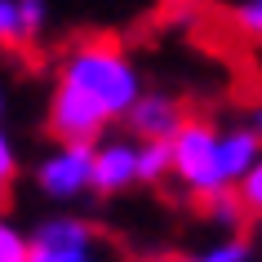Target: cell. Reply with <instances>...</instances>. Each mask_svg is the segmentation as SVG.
<instances>
[{
  "mask_svg": "<svg viewBox=\"0 0 262 262\" xmlns=\"http://www.w3.org/2000/svg\"><path fill=\"white\" fill-rule=\"evenodd\" d=\"M222 124L209 116H191L182 124V134L173 138V187H178L195 209L209 205L213 195H227V178H222V156H218Z\"/></svg>",
  "mask_w": 262,
  "mask_h": 262,
  "instance_id": "2",
  "label": "cell"
},
{
  "mask_svg": "<svg viewBox=\"0 0 262 262\" xmlns=\"http://www.w3.org/2000/svg\"><path fill=\"white\" fill-rule=\"evenodd\" d=\"M249 124H253V129H258V134H262V98H258V102H253V107H249Z\"/></svg>",
  "mask_w": 262,
  "mask_h": 262,
  "instance_id": "15",
  "label": "cell"
},
{
  "mask_svg": "<svg viewBox=\"0 0 262 262\" xmlns=\"http://www.w3.org/2000/svg\"><path fill=\"white\" fill-rule=\"evenodd\" d=\"M36 191L54 205H76L84 195H94V147L54 142V151L36 165Z\"/></svg>",
  "mask_w": 262,
  "mask_h": 262,
  "instance_id": "4",
  "label": "cell"
},
{
  "mask_svg": "<svg viewBox=\"0 0 262 262\" xmlns=\"http://www.w3.org/2000/svg\"><path fill=\"white\" fill-rule=\"evenodd\" d=\"M173 182V142H142V187Z\"/></svg>",
  "mask_w": 262,
  "mask_h": 262,
  "instance_id": "9",
  "label": "cell"
},
{
  "mask_svg": "<svg viewBox=\"0 0 262 262\" xmlns=\"http://www.w3.org/2000/svg\"><path fill=\"white\" fill-rule=\"evenodd\" d=\"M191 120V111L178 94L169 89H147L138 98V107L129 111L124 120V134H134L138 142H173L182 134V124Z\"/></svg>",
  "mask_w": 262,
  "mask_h": 262,
  "instance_id": "6",
  "label": "cell"
},
{
  "mask_svg": "<svg viewBox=\"0 0 262 262\" xmlns=\"http://www.w3.org/2000/svg\"><path fill=\"white\" fill-rule=\"evenodd\" d=\"M49 31V0H0V49L40 54Z\"/></svg>",
  "mask_w": 262,
  "mask_h": 262,
  "instance_id": "7",
  "label": "cell"
},
{
  "mask_svg": "<svg viewBox=\"0 0 262 262\" xmlns=\"http://www.w3.org/2000/svg\"><path fill=\"white\" fill-rule=\"evenodd\" d=\"M235 195H240V205H245L249 222H262V160L245 173V182L235 187Z\"/></svg>",
  "mask_w": 262,
  "mask_h": 262,
  "instance_id": "13",
  "label": "cell"
},
{
  "mask_svg": "<svg viewBox=\"0 0 262 262\" xmlns=\"http://www.w3.org/2000/svg\"><path fill=\"white\" fill-rule=\"evenodd\" d=\"M227 23H231V31L240 40H249V45L262 49V0H235Z\"/></svg>",
  "mask_w": 262,
  "mask_h": 262,
  "instance_id": "11",
  "label": "cell"
},
{
  "mask_svg": "<svg viewBox=\"0 0 262 262\" xmlns=\"http://www.w3.org/2000/svg\"><path fill=\"white\" fill-rule=\"evenodd\" d=\"M129 262H156V258H129Z\"/></svg>",
  "mask_w": 262,
  "mask_h": 262,
  "instance_id": "16",
  "label": "cell"
},
{
  "mask_svg": "<svg viewBox=\"0 0 262 262\" xmlns=\"http://www.w3.org/2000/svg\"><path fill=\"white\" fill-rule=\"evenodd\" d=\"M0 116H5V98H0Z\"/></svg>",
  "mask_w": 262,
  "mask_h": 262,
  "instance_id": "17",
  "label": "cell"
},
{
  "mask_svg": "<svg viewBox=\"0 0 262 262\" xmlns=\"http://www.w3.org/2000/svg\"><path fill=\"white\" fill-rule=\"evenodd\" d=\"M0 262H31V235H23L0 213Z\"/></svg>",
  "mask_w": 262,
  "mask_h": 262,
  "instance_id": "12",
  "label": "cell"
},
{
  "mask_svg": "<svg viewBox=\"0 0 262 262\" xmlns=\"http://www.w3.org/2000/svg\"><path fill=\"white\" fill-rule=\"evenodd\" d=\"M187 262H253V240H249L245 231H227V235H218V240L200 245Z\"/></svg>",
  "mask_w": 262,
  "mask_h": 262,
  "instance_id": "8",
  "label": "cell"
},
{
  "mask_svg": "<svg viewBox=\"0 0 262 262\" xmlns=\"http://www.w3.org/2000/svg\"><path fill=\"white\" fill-rule=\"evenodd\" d=\"M107 240L80 213H54L31 231V262H107Z\"/></svg>",
  "mask_w": 262,
  "mask_h": 262,
  "instance_id": "3",
  "label": "cell"
},
{
  "mask_svg": "<svg viewBox=\"0 0 262 262\" xmlns=\"http://www.w3.org/2000/svg\"><path fill=\"white\" fill-rule=\"evenodd\" d=\"M147 94L134 54L111 36H80L58 54L54 89L45 107V129L54 142L94 147L124 129L129 111Z\"/></svg>",
  "mask_w": 262,
  "mask_h": 262,
  "instance_id": "1",
  "label": "cell"
},
{
  "mask_svg": "<svg viewBox=\"0 0 262 262\" xmlns=\"http://www.w3.org/2000/svg\"><path fill=\"white\" fill-rule=\"evenodd\" d=\"M258 76H262V71H258Z\"/></svg>",
  "mask_w": 262,
  "mask_h": 262,
  "instance_id": "18",
  "label": "cell"
},
{
  "mask_svg": "<svg viewBox=\"0 0 262 262\" xmlns=\"http://www.w3.org/2000/svg\"><path fill=\"white\" fill-rule=\"evenodd\" d=\"M200 213H205L213 227H222V235H227V231H245V222H249V213H245V205H240V195H235V191L213 195L209 205H200Z\"/></svg>",
  "mask_w": 262,
  "mask_h": 262,
  "instance_id": "10",
  "label": "cell"
},
{
  "mask_svg": "<svg viewBox=\"0 0 262 262\" xmlns=\"http://www.w3.org/2000/svg\"><path fill=\"white\" fill-rule=\"evenodd\" d=\"M134 187H142V142L124 129L94 142V195H124Z\"/></svg>",
  "mask_w": 262,
  "mask_h": 262,
  "instance_id": "5",
  "label": "cell"
},
{
  "mask_svg": "<svg viewBox=\"0 0 262 262\" xmlns=\"http://www.w3.org/2000/svg\"><path fill=\"white\" fill-rule=\"evenodd\" d=\"M14 178H18V151H14V138H9V129L0 124V200L9 195Z\"/></svg>",
  "mask_w": 262,
  "mask_h": 262,
  "instance_id": "14",
  "label": "cell"
}]
</instances>
